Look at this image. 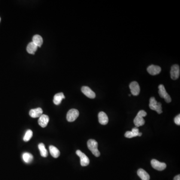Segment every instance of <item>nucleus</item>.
<instances>
[{"mask_svg":"<svg viewBox=\"0 0 180 180\" xmlns=\"http://www.w3.org/2000/svg\"><path fill=\"white\" fill-rule=\"evenodd\" d=\"M43 110L41 108H38L36 109H32L29 112V115L32 118H39L43 115Z\"/></svg>","mask_w":180,"mask_h":180,"instance_id":"obj_12","label":"nucleus"},{"mask_svg":"<svg viewBox=\"0 0 180 180\" xmlns=\"http://www.w3.org/2000/svg\"><path fill=\"white\" fill-rule=\"evenodd\" d=\"M33 42L38 47H41L43 43V40L41 36L39 35H36L33 37Z\"/></svg>","mask_w":180,"mask_h":180,"instance_id":"obj_19","label":"nucleus"},{"mask_svg":"<svg viewBox=\"0 0 180 180\" xmlns=\"http://www.w3.org/2000/svg\"><path fill=\"white\" fill-rule=\"evenodd\" d=\"M99 122L103 125H107L109 122L107 115L104 112H101L98 114Z\"/></svg>","mask_w":180,"mask_h":180,"instance_id":"obj_14","label":"nucleus"},{"mask_svg":"<svg viewBox=\"0 0 180 180\" xmlns=\"http://www.w3.org/2000/svg\"><path fill=\"white\" fill-rule=\"evenodd\" d=\"M132 132L134 133V135L135 136V137H137V136H141L142 135V133L139 132V130L138 129L137 127L133 128L132 130Z\"/></svg>","mask_w":180,"mask_h":180,"instance_id":"obj_23","label":"nucleus"},{"mask_svg":"<svg viewBox=\"0 0 180 180\" xmlns=\"http://www.w3.org/2000/svg\"><path fill=\"white\" fill-rule=\"evenodd\" d=\"M39 150L40 152L41 155L43 157H47L48 156V152L45 148V145L43 143H40L38 145Z\"/></svg>","mask_w":180,"mask_h":180,"instance_id":"obj_21","label":"nucleus"},{"mask_svg":"<svg viewBox=\"0 0 180 180\" xmlns=\"http://www.w3.org/2000/svg\"><path fill=\"white\" fill-rule=\"evenodd\" d=\"M175 123L178 125H180V115H177L174 119Z\"/></svg>","mask_w":180,"mask_h":180,"instance_id":"obj_25","label":"nucleus"},{"mask_svg":"<svg viewBox=\"0 0 180 180\" xmlns=\"http://www.w3.org/2000/svg\"><path fill=\"white\" fill-rule=\"evenodd\" d=\"M137 174L142 180H149L150 179L148 173L142 169H140L138 170Z\"/></svg>","mask_w":180,"mask_h":180,"instance_id":"obj_15","label":"nucleus"},{"mask_svg":"<svg viewBox=\"0 0 180 180\" xmlns=\"http://www.w3.org/2000/svg\"><path fill=\"white\" fill-rule=\"evenodd\" d=\"M38 46L35 45L33 42H30L27 47V51L28 53L30 54H34L35 53L37 50Z\"/></svg>","mask_w":180,"mask_h":180,"instance_id":"obj_17","label":"nucleus"},{"mask_svg":"<svg viewBox=\"0 0 180 180\" xmlns=\"http://www.w3.org/2000/svg\"><path fill=\"white\" fill-rule=\"evenodd\" d=\"M151 163V165H152V167L154 169H155V170L159 171H161L165 170L166 168V167H167V165H166V164L165 163L160 162L158 161L157 160H152Z\"/></svg>","mask_w":180,"mask_h":180,"instance_id":"obj_6","label":"nucleus"},{"mask_svg":"<svg viewBox=\"0 0 180 180\" xmlns=\"http://www.w3.org/2000/svg\"><path fill=\"white\" fill-rule=\"evenodd\" d=\"M50 153L51 155L54 158H58L60 155V152L59 150L58 149L54 146H50L49 147Z\"/></svg>","mask_w":180,"mask_h":180,"instance_id":"obj_18","label":"nucleus"},{"mask_svg":"<svg viewBox=\"0 0 180 180\" xmlns=\"http://www.w3.org/2000/svg\"><path fill=\"white\" fill-rule=\"evenodd\" d=\"M49 122V117L46 115H42L39 117L38 123L42 128H45Z\"/></svg>","mask_w":180,"mask_h":180,"instance_id":"obj_13","label":"nucleus"},{"mask_svg":"<svg viewBox=\"0 0 180 180\" xmlns=\"http://www.w3.org/2000/svg\"><path fill=\"white\" fill-rule=\"evenodd\" d=\"M88 147L95 156L98 157L100 156V152L98 149V144L96 140L90 139L87 143Z\"/></svg>","mask_w":180,"mask_h":180,"instance_id":"obj_1","label":"nucleus"},{"mask_svg":"<svg viewBox=\"0 0 180 180\" xmlns=\"http://www.w3.org/2000/svg\"><path fill=\"white\" fill-rule=\"evenodd\" d=\"M22 158L23 159L26 163L29 164L33 161L34 157H33V156L31 154L28 153V152H25L23 154Z\"/></svg>","mask_w":180,"mask_h":180,"instance_id":"obj_20","label":"nucleus"},{"mask_svg":"<svg viewBox=\"0 0 180 180\" xmlns=\"http://www.w3.org/2000/svg\"><path fill=\"white\" fill-rule=\"evenodd\" d=\"M79 116V111L72 109L69 111L67 115V120L68 122H73L77 119Z\"/></svg>","mask_w":180,"mask_h":180,"instance_id":"obj_5","label":"nucleus"},{"mask_svg":"<svg viewBox=\"0 0 180 180\" xmlns=\"http://www.w3.org/2000/svg\"><path fill=\"white\" fill-rule=\"evenodd\" d=\"M147 71L150 74L153 76L156 75L160 73L161 71V67L158 66L152 65L150 66L147 68Z\"/></svg>","mask_w":180,"mask_h":180,"instance_id":"obj_11","label":"nucleus"},{"mask_svg":"<svg viewBox=\"0 0 180 180\" xmlns=\"http://www.w3.org/2000/svg\"><path fill=\"white\" fill-rule=\"evenodd\" d=\"M158 88H159V94L161 98H164L167 103H170L171 102V98L166 90L164 85H159Z\"/></svg>","mask_w":180,"mask_h":180,"instance_id":"obj_4","label":"nucleus"},{"mask_svg":"<svg viewBox=\"0 0 180 180\" xmlns=\"http://www.w3.org/2000/svg\"><path fill=\"white\" fill-rule=\"evenodd\" d=\"M149 107L152 110L156 111L158 114L162 113V108L161 103L158 102L154 97H151L150 99Z\"/></svg>","mask_w":180,"mask_h":180,"instance_id":"obj_3","label":"nucleus"},{"mask_svg":"<svg viewBox=\"0 0 180 180\" xmlns=\"http://www.w3.org/2000/svg\"><path fill=\"white\" fill-rule=\"evenodd\" d=\"M129 88L132 95L138 96L140 92V87L139 84L136 81L131 83L130 84Z\"/></svg>","mask_w":180,"mask_h":180,"instance_id":"obj_9","label":"nucleus"},{"mask_svg":"<svg viewBox=\"0 0 180 180\" xmlns=\"http://www.w3.org/2000/svg\"><path fill=\"white\" fill-rule=\"evenodd\" d=\"M81 91L82 93L89 98L94 99L96 97L95 93L88 87H83L81 89Z\"/></svg>","mask_w":180,"mask_h":180,"instance_id":"obj_10","label":"nucleus"},{"mask_svg":"<svg viewBox=\"0 0 180 180\" xmlns=\"http://www.w3.org/2000/svg\"><path fill=\"white\" fill-rule=\"evenodd\" d=\"M1 18H0V22H1Z\"/></svg>","mask_w":180,"mask_h":180,"instance_id":"obj_27","label":"nucleus"},{"mask_svg":"<svg viewBox=\"0 0 180 180\" xmlns=\"http://www.w3.org/2000/svg\"><path fill=\"white\" fill-rule=\"evenodd\" d=\"M32 136H33V132L31 130H28L26 132L25 135L23 138V140L25 142H28L32 138Z\"/></svg>","mask_w":180,"mask_h":180,"instance_id":"obj_22","label":"nucleus"},{"mask_svg":"<svg viewBox=\"0 0 180 180\" xmlns=\"http://www.w3.org/2000/svg\"><path fill=\"white\" fill-rule=\"evenodd\" d=\"M174 180H180V175H178L177 176H175L174 178Z\"/></svg>","mask_w":180,"mask_h":180,"instance_id":"obj_26","label":"nucleus"},{"mask_svg":"<svg viewBox=\"0 0 180 180\" xmlns=\"http://www.w3.org/2000/svg\"><path fill=\"white\" fill-rule=\"evenodd\" d=\"M171 77L172 79L175 80L178 79L180 76V67L178 65H174L171 68V70L170 72Z\"/></svg>","mask_w":180,"mask_h":180,"instance_id":"obj_8","label":"nucleus"},{"mask_svg":"<svg viewBox=\"0 0 180 180\" xmlns=\"http://www.w3.org/2000/svg\"><path fill=\"white\" fill-rule=\"evenodd\" d=\"M125 137L127 138H132L133 137H135V136L134 135V133L132 131H127L125 134Z\"/></svg>","mask_w":180,"mask_h":180,"instance_id":"obj_24","label":"nucleus"},{"mask_svg":"<svg viewBox=\"0 0 180 180\" xmlns=\"http://www.w3.org/2000/svg\"><path fill=\"white\" fill-rule=\"evenodd\" d=\"M76 154L80 158L81 165L82 166L85 167L89 164V159L85 154L81 152L80 150H77L76 151Z\"/></svg>","mask_w":180,"mask_h":180,"instance_id":"obj_7","label":"nucleus"},{"mask_svg":"<svg viewBox=\"0 0 180 180\" xmlns=\"http://www.w3.org/2000/svg\"><path fill=\"white\" fill-rule=\"evenodd\" d=\"M147 114L145 111L141 110L137 114V115L134 120V124L136 127L142 126L144 125L145 121L144 117L146 116Z\"/></svg>","mask_w":180,"mask_h":180,"instance_id":"obj_2","label":"nucleus"},{"mask_svg":"<svg viewBox=\"0 0 180 180\" xmlns=\"http://www.w3.org/2000/svg\"><path fill=\"white\" fill-rule=\"evenodd\" d=\"M65 98V97L64 94L63 93H59L56 94L54 96L53 102L56 105H58L61 104L63 99Z\"/></svg>","mask_w":180,"mask_h":180,"instance_id":"obj_16","label":"nucleus"}]
</instances>
